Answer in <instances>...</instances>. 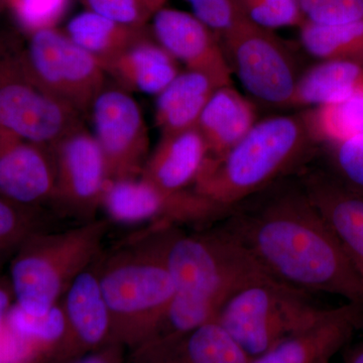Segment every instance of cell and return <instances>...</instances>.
Segmentation results:
<instances>
[{
  "label": "cell",
  "mask_w": 363,
  "mask_h": 363,
  "mask_svg": "<svg viewBox=\"0 0 363 363\" xmlns=\"http://www.w3.org/2000/svg\"><path fill=\"white\" fill-rule=\"evenodd\" d=\"M21 56L42 89L81 116L104 89L107 74L101 63L56 28L30 33Z\"/></svg>",
  "instance_id": "8"
},
{
  "label": "cell",
  "mask_w": 363,
  "mask_h": 363,
  "mask_svg": "<svg viewBox=\"0 0 363 363\" xmlns=\"http://www.w3.org/2000/svg\"><path fill=\"white\" fill-rule=\"evenodd\" d=\"M101 207L108 215L109 221L150 225H209L222 220L231 211L215 204L193 189L164 190L140 177L109 180Z\"/></svg>",
  "instance_id": "10"
},
{
  "label": "cell",
  "mask_w": 363,
  "mask_h": 363,
  "mask_svg": "<svg viewBox=\"0 0 363 363\" xmlns=\"http://www.w3.org/2000/svg\"><path fill=\"white\" fill-rule=\"evenodd\" d=\"M14 304V296L9 278L0 277V333L9 310Z\"/></svg>",
  "instance_id": "35"
},
{
  "label": "cell",
  "mask_w": 363,
  "mask_h": 363,
  "mask_svg": "<svg viewBox=\"0 0 363 363\" xmlns=\"http://www.w3.org/2000/svg\"><path fill=\"white\" fill-rule=\"evenodd\" d=\"M216 321L182 334L150 339L138 346V363H250Z\"/></svg>",
  "instance_id": "18"
},
{
  "label": "cell",
  "mask_w": 363,
  "mask_h": 363,
  "mask_svg": "<svg viewBox=\"0 0 363 363\" xmlns=\"http://www.w3.org/2000/svg\"><path fill=\"white\" fill-rule=\"evenodd\" d=\"M305 21L336 25L363 20V0H298Z\"/></svg>",
  "instance_id": "30"
},
{
  "label": "cell",
  "mask_w": 363,
  "mask_h": 363,
  "mask_svg": "<svg viewBox=\"0 0 363 363\" xmlns=\"http://www.w3.org/2000/svg\"><path fill=\"white\" fill-rule=\"evenodd\" d=\"M56 167L52 147L0 135V195L23 206L54 201Z\"/></svg>",
  "instance_id": "15"
},
{
  "label": "cell",
  "mask_w": 363,
  "mask_h": 363,
  "mask_svg": "<svg viewBox=\"0 0 363 363\" xmlns=\"http://www.w3.org/2000/svg\"><path fill=\"white\" fill-rule=\"evenodd\" d=\"M147 9L154 14L159 9H162L166 4L167 0H140Z\"/></svg>",
  "instance_id": "37"
},
{
  "label": "cell",
  "mask_w": 363,
  "mask_h": 363,
  "mask_svg": "<svg viewBox=\"0 0 363 363\" xmlns=\"http://www.w3.org/2000/svg\"><path fill=\"white\" fill-rule=\"evenodd\" d=\"M233 75L262 104L290 107L302 72L285 40L274 30L243 20L220 40Z\"/></svg>",
  "instance_id": "9"
},
{
  "label": "cell",
  "mask_w": 363,
  "mask_h": 363,
  "mask_svg": "<svg viewBox=\"0 0 363 363\" xmlns=\"http://www.w3.org/2000/svg\"><path fill=\"white\" fill-rule=\"evenodd\" d=\"M238 13L252 25L274 30L300 28L305 18L298 0H233Z\"/></svg>",
  "instance_id": "28"
},
{
  "label": "cell",
  "mask_w": 363,
  "mask_h": 363,
  "mask_svg": "<svg viewBox=\"0 0 363 363\" xmlns=\"http://www.w3.org/2000/svg\"><path fill=\"white\" fill-rule=\"evenodd\" d=\"M326 155L327 171L363 194V135L337 143L322 145Z\"/></svg>",
  "instance_id": "29"
},
{
  "label": "cell",
  "mask_w": 363,
  "mask_h": 363,
  "mask_svg": "<svg viewBox=\"0 0 363 363\" xmlns=\"http://www.w3.org/2000/svg\"><path fill=\"white\" fill-rule=\"evenodd\" d=\"M209 150L197 126L162 135L147 157L140 178L169 191L193 189Z\"/></svg>",
  "instance_id": "19"
},
{
  "label": "cell",
  "mask_w": 363,
  "mask_h": 363,
  "mask_svg": "<svg viewBox=\"0 0 363 363\" xmlns=\"http://www.w3.org/2000/svg\"><path fill=\"white\" fill-rule=\"evenodd\" d=\"M65 33L104 67L150 33L147 28H131L86 11L69 21Z\"/></svg>",
  "instance_id": "24"
},
{
  "label": "cell",
  "mask_w": 363,
  "mask_h": 363,
  "mask_svg": "<svg viewBox=\"0 0 363 363\" xmlns=\"http://www.w3.org/2000/svg\"><path fill=\"white\" fill-rule=\"evenodd\" d=\"M319 150L303 112L269 117L257 121L223 156L208 157L193 190L231 210L298 175Z\"/></svg>",
  "instance_id": "4"
},
{
  "label": "cell",
  "mask_w": 363,
  "mask_h": 363,
  "mask_svg": "<svg viewBox=\"0 0 363 363\" xmlns=\"http://www.w3.org/2000/svg\"><path fill=\"white\" fill-rule=\"evenodd\" d=\"M98 259L74 279L61 298L67 322L61 360L113 343L111 317L98 279Z\"/></svg>",
  "instance_id": "16"
},
{
  "label": "cell",
  "mask_w": 363,
  "mask_h": 363,
  "mask_svg": "<svg viewBox=\"0 0 363 363\" xmlns=\"http://www.w3.org/2000/svg\"><path fill=\"white\" fill-rule=\"evenodd\" d=\"M198 20L217 35L218 40L228 35L245 20L233 0H186Z\"/></svg>",
  "instance_id": "32"
},
{
  "label": "cell",
  "mask_w": 363,
  "mask_h": 363,
  "mask_svg": "<svg viewBox=\"0 0 363 363\" xmlns=\"http://www.w3.org/2000/svg\"><path fill=\"white\" fill-rule=\"evenodd\" d=\"M218 88L199 72L185 70L157 95L155 121L162 135L197 126L203 109Z\"/></svg>",
  "instance_id": "22"
},
{
  "label": "cell",
  "mask_w": 363,
  "mask_h": 363,
  "mask_svg": "<svg viewBox=\"0 0 363 363\" xmlns=\"http://www.w3.org/2000/svg\"><path fill=\"white\" fill-rule=\"evenodd\" d=\"M303 114L320 147L363 135V89L333 104L309 108Z\"/></svg>",
  "instance_id": "25"
},
{
  "label": "cell",
  "mask_w": 363,
  "mask_h": 363,
  "mask_svg": "<svg viewBox=\"0 0 363 363\" xmlns=\"http://www.w3.org/2000/svg\"><path fill=\"white\" fill-rule=\"evenodd\" d=\"M219 226L281 283L363 306V281L300 181L283 180L241 202Z\"/></svg>",
  "instance_id": "1"
},
{
  "label": "cell",
  "mask_w": 363,
  "mask_h": 363,
  "mask_svg": "<svg viewBox=\"0 0 363 363\" xmlns=\"http://www.w3.org/2000/svg\"><path fill=\"white\" fill-rule=\"evenodd\" d=\"M123 345L111 343L72 363H123Z\"/></svg>",
  "instance_id": "34"
},
{
  "label": "cell",
  "mask_w": 363,
  "mask_h": 363,
  "mask_svg": "<svg viewBox=\"0 0 363 363\" xmlns=\"http://www.w3.org/2000/svg\"><path fill=\"white\" fill-rule=\"evenodd\" d=\"M177 227L152 224L98 259L112 342L140 346L157 333L175 293L166 250Z\"/></svg>",
  "instance_id": "3"
},
{
  "label": "cell",
  "mask_w": 363,
  "mask_h": 363,
  "mask_svg": "<svg viewBox=\"0 0 363 363\" xmlns=\"http://www.w3.org/2000/svg\"><path fill=\"white\" fill-rule=\"evenodd\" d=\"M150 21L154 39L186 70L204 74L218 87L233 85L220 40L194 14L164 6Z\"/></svg>",
  "instance_id": "13"
},
{
  "label": "cell",
  "mask_w": 363,
  "mask_h": 363,
  "mask_svg": "<svg viewBox=\"0 0 363 363\" xmlns=\"http://www.w3.org/2000/svg\"><path fill=\"white\" fill-rule=\"evenodd\" d=\"M81 126L80 113L30 77L21 50L0 45V135L52 147Z\"/></svg>",
  "instance_id": "7"
},
{
  "label": "cell",
  "mask_w": 363,
  "mask_h": 363,
  "mask_svg": "<svg viewBox=\"0 0 363 363\" xmlns=\"http://www.w3.org/2000/svg\"><path fill=\"white\" fill-rule=\"evenodd\" d=\"M82 1L87 6V11L131 28H147V23L154 16L140 0H82Z\"/></svg>",
  "instance_id": "33"
},
{
  "label": "cell",
  "mask_w": 363,
  "mask_h": 363,
  "mask_svg": "<svg viewBox=\"0 0 363 363\" xmlns=\"http://www.w3.org/2000/svg\"><path fill=\"white\" fill-rule=\"evenodd\" d=\"M298 30L303 49L319 61H363V20L336 25L305 21Z\"/></svg>",
  "instance_id": "26"
},
{
  "label": "cell",
  "mask_w": 363,
  "mask_h": 363,
  "mask_svg": "<svg viewBox=\"0 0 363 363\" xmlns=\"http://www.w3.org/2000/svg\"><path fill=\"white\" fill-rule=\"evenodd\" d=\"M298 177L363 281L362 193L344 185L325 169L305 168Z\"/></svg>",
  "instance_id": "14"
},
{
  "label": "cell",
  "mask_w": 363,
  "mask_h": 363,
  "mask_svg": "<svg viewBox=\"0 0 363 363\" xmlns=\"http://www.w3.org/2000/svg\"><path fill=\"white\" fill-rule=\"evenodd\" d=\"M331 310L313 304L308 293L274 279L236 293L215 321L252 359L321 321Z\"/></svg>",
  "instance_id": "6"
},
{
  "label": "cell",
  "mask_w": 363,
  "mask_h": 363,
  "mask_svg": "<svg viewBox=\"0 0 363 363\" xmlns=\"http://www.w3.org/2000/svg\"><path fill=\"white\" fill-rule=\"evenodd\" d=\"M16 18L28 33L55 28L68 0H9Z\"/></svg>",
  "instance_id": "31"
},
{
  "label": "cell",
  "mask_w": 363,
  "mask_h": 363,
  "mask_svg": "<svg viewBox=\"0 0 363 363\" xmlns=\"http://www.w3.org/2000/svg\"><path fill=\"white\" fill-rule=\"evenodd\" d=\"M108 219L89 220L62 233L33 234L9 260L14 303L33 315L58 304L81 272L101 255Z\"/></svg>",
  "instance_id": "5"
},
{
  "label": "cell",
  "mask_w": 363,
  "mask_h": 363,
  "mask_svg": "<svg viewBox=\"0 0 363 363\" xmlns=\"http://www.w3.org/2000/svg\"><path fill=\"white\" fill-rule=\"evenodd\" d=\"M42 230L37 208L23 206L0 195V266L11 260L30 235Z\"/></svg>",
  "instance_id": "27"
},
{
  "label": "cell",
  "mask_w": 363,
  "mask_h": 363,
  "mask_svg": "<svg viewBox=\"0 0 363 363\" xmlns=\"http://www.w3.org/2000/svg\"><path fill=\"white\" fill-rule=\"evenodd\" d=\"M56 167L54 201L69 213L89 217L101 206L109 179L96 138L83 126L52 147Z\"/></svg>",
  "instance_id": "12"
},
{
  "label": "cell",
  "mask_w": 363,
  "mask_h": 363,
  "mask_svg": "<svg viewBox=\"0 0 363 363\" xmlns=\"http://www.w3.org/2000/svg\"><path fill=\"white\" fill-rule=\"evenodd\" d=\"M257 121L255 104L233 85H227L214 91L197 128L206 142L209 157H219L240 143Z\"/></svg>",
  "instance_id": "21"
},
{
  "label": "cell",
  "mask_w": 363,
  "mask_h": 363,
  "mask_svg": "<svg viewBox=\"0 0 363 363\" xmlns=\"http://www.w3.org/2000/svg\"><path fill=\"white\" fill-rule=\"evenodd\" d=\"M362 326H363V320H362Z\"/></svg>",
  "instance_id": "39"
},
{
  "label": "cell",
  "mask_w": 363,
  "mask_h": 363,
  "mask_svg": "<svg viewBox=\"0 0 363 363\" xmlns=\"http://www.w3.org/2000/svg\"><path fill=\"white\" fill-rule=\"evenodd\" d=\"M119 87L150 95L162 92L181 73L180 63L150 33L104 65Z\"/></svg>",
  "instance_id": "20"
},
{
  "label": "cell",
  "mask_w": 363,
  "mask_h": 363,
  "mask_svg": "<svg viewBox=\"0 0 363 363\" xmlns=\"http://www.w3.org/2000/svg\"><path fill=\"white\" fill-rule=\"evenodd\" d=\"M331 358H324V359L320 360L318 363H330Z\"/></svg>",
  "instance_id": "38"
},
{
  "label": "cell",
  "mask_w": 363,
  "mask_h": 363,
  "mask_svg": "<svg viewBox=\"0 0 363 363\" xmlns=\"http://www.w3.org/2000/svg\"><path fill=\"white\" fill-rule=\"evenodd\" d=\"M363 306L347 304L332 308L324 319L284 339L250 363H318L331 358L362 326Z\"/></svg>",
  "instance_id": "17"
},
{
  "label": "cell",
  "mask_w": 363,
  "mask_h": 363,
  "mask_svg": "<svg viewBox=\"0 0 363 363\" xmlns=\"http://www.w3.org/2000/svg\"><path fill=\"white\" fill-rule=\"evenodd\" d=\"M362 89L363 61H319L301 74L290 107L322 106Z\"/></svg>",
  "instance_id": "23"
},
{
  "label": "cell",
  "mask_w": 363,
  "mask_h": 363,
  "mask_svg": "<svg viewBox=\"0 0 363 363\" xmlns=\"http://www.w3.org/2000/svg\"><path fill=\"white\" fill-rule=\"evenodd\" d=\"M94 138L104 154L109 180L140 177L150 140L142 111L123 88L106 87L91 106Z\"/></svg>",
  "instance_id": "11"
},
{
  "label": "cell",
  "mask_w": 363,
  "mask_h": 363,
  "mask_svg": "<svg viewBox=\"0 0 363 363\" xmlns=\"http://www.w3.org/2000/svg\"><path fill=\"white\" fill-rule=\"evenodd\" d=\"M345 363H363V344L351 348L346 353Z\"/></svg>",
  "instance_id": "36"
},
{
  "label": "cell",
  "mask_w": 363,
  "mask_h": 363,
  "mask_svg": "<svg viewBox=\"0 0 363 363\" xmlns=\"http://www.w3.org/2000/svg\"><path fill=\"white\" fill-rule=\"evenodd\" d=\"M166 262L175 293L150 339L186 333L213 322L236 293L276 279L219 225L192 234L177 227L167 245Z\"/></svg>",
  "instance_id": "2"
}]
</instances>
